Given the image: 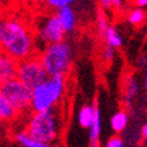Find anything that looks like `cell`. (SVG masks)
<instances>
[{
	"mask_svg": "<svg viewBox=\"0 0 147 147\" xmlns=\"http://www.w3.org/2000/svg\"><path fill=\"white\" fill-rule=\"evenodd\" d=\"M0 50L17 61L32 57L37 50L36 32L20 16H0Z\"/></svg>",
	"mask_w": 147,
	"mask_h": 147,
	"instance_id": "1",
	"label": "cell"
},
{
	"mask_svg": "<svg viewBox=\"0 0 147 147\" xmlns=\"http://www.w3.org/2000/svg\"><path fill=\"white\" fill-rule=\"evenodd\" d=\"M40 59L49 76H67L74 61V51L67 41H59L43 46Z\"/></svg>",
	"mask_w": 147,
	"mask_h": 147,
	"instance_id": "2",
	"label": "cell"
},
{
	"mask_svg": "<svg viewBox=\"0 0 147 147\" xmlns=\"http://www.w3.org/2000/svg\"><path fill=\"white\" fill-rule=\"evenodd\" d=\"M66 76H49L32 89V112L53 109L62 101L66 92Z\"/></svg>",
	"mask_w": 147,
	"mask_h": 147,
	"instance_id": "3",
	"label": "cell"
},
{
	"mask_svg": "<svg viewBox=\"0 0 147 147\" xmlns=\"http://www.w3.org/2000/svg\"><path fill=\"white\" fill-rule=\"evenodd\" d=\"M26 131L47 143H54L61 131V118L55 108L42 112H33L26 123Z\"/></svg>",
	"mask_w": 147,
	"mask_h": 147,
	"instance_id": "4",
	"label": "cell"
},
{
	"mask_svg": "<svg viewBox=\"0 0 147 147\" xmlns=\"http://www.w3.org/2000/svg\"><path fill=\"white\" fill-rule=\"evenodd\" d=\"M0 89L18 114H29L32 112V88L18 78L0 84Z\"/></svg>",
	"mask_w": 147,
	"mask_h": 147,
	"instance_id": "5",
	"label": "cell"
},
{
	"mask_svg": "<svg viewBox=\"0 0 147 147\" xmlns=\"http://www.w3.org/2000/svg\"><path fill=\"white\" fill-rule=\"evenodd\" d=\"M34 32H36L37 42L43 43V46L63 41L66 37V32L57 13L46 15L38 18Z\"/></svg>",
	"mask_w": 147,
	"mask_h": 147,
	"instance_id": "6",
	"label": "cell"
},
{
	"mask_svg": "<svg viewBox=\"0 0 147 147\" xmlns=\"http://www.w3.org/2000/svg\"><path fill=\"white\" fill-rule=\"evenodd\" d=\"M17 78L33 89L36 86H38L45 79H47L49 74L43 67L40 57H37L34 54L32 57L22 59V61H18Z\"/></svg>",
	"mask_w": 147,
	"mask_h": 147,
	"instance_id": "7",
	"label": "cell"
},
{
	"mask_svg": "<svg viewBox=\"0 0 147 147\" xmlns=\"http://www.w3.org/2000/svg\"><path fill=\"white\" fill-rule=\"evenodd\" d=\"M18 61L0 50V84L17 78Z\"/></svg>",
	"mask_w": 147,
	"mask_h": 147,
	"instance_id": "8",
	"label": "cell"
},
{
	"mask_svg": "<svg viewBox=\"0 0 147 147\" xmlns=\"http://www.w3.org/2000/svg\"><path fill=\"white\" fill-rule=\"evenodd\" d=\"M57 15H58L59 21H61L66 34L71 33V32H74L76 29L78 17H76L75 11L71 8V5H66V7H62V8L57 9Z\"/></svg>",
	"mask_w": 147,
	"mask_h": 147,
	"instance_id": "9",
	"label": "cell"
},
{
	"mask_svg": "<svg viewBox=\"0 0 147 147\" xmlns=\"http://www.w3.org/2000/svg\"><path fill=\"white\" fill-rule=\"evenodd\" d=\"M15 139L22 147H54L53 143H47V142H43L41 139H37L36 137L29 134L26 130L17 131L15 134Z\"/></svg>",
	"mask_w": 147,
	"mask_h": 147,
	"instance_id": "10",
	"label": "cell"
},
{
	"mask_svg": "<svg viewBox=\"0 0 147 147\" xmlns=\"http://www.w3.org/2000/svg\"><path fill=\"white\" fill-rule=\"evenodd\" d=\"M89 146L100 147V134H101V113L98 107L95 108V117L89 126Z\"/></svg>",
	"mask_w": 147,
	"mask_h": 147,
	"instance_id": "11",
	"label": "cell"
},
{
	"mask_svg": "<svg viewBox=\"0 0 147 147\" xmlns=\"http://www.w3.org/2000/svg\"><path fill=\"white\" fill-rule=\"evenodd\" d=\"M20 114L16 112V109L11 105L8 98L4 96L3 91L0 89V121L1 122H12Z\"/></svg>",
	"mask_w": 147,
	"mask_h": 147,
	"instance_id": "12",
	"label": "cell"
},
{
	"mask_svg": "<svg viewBox=\"0 0 147 147\" xmlns=\"http://www.w3.org/2000/svg\"><path fill=\"white\" fill-rule=\"evenodd\" d=\"M95 108L96 104L93 105H83L79 110V114H78V122L82 127L84 129H89L92 121H93V117H95Z\"/></svg>",
	"mask_w": 147,
	"mask_h": 147,
	"instance_id": "13",
	"label": "cell"
},
{
	"mask_svg": "<svg viewBox=\"0 0 147 147\" xmlns=\"http://www.w3.org/2000/svg\"><path fill=\"white\" fill-rule=\"evenodd\" d=\"M129 123V116L126 112L119 110L117 113H114L110 118V126H112V130L114 133H121L126 129Z\"/></svg>",
	"mask_w": 147,
	"mask_h": 147,
	"instance_id": "14",
	"label": "cell"
},
{
	"mask_svg": "<svg viewBox=\"0 0 147 147\" xmlns=\"http://www.w3.org/2000/svg\"><path fill=\"white\" fill-rule=\"evenodd\" d=\"M102 40L105 41V43H107V45L113 46V47H116V49L121 47V46H122V43H123L121 33L117 30V28L112 26V25H109V28L107 29L105 36H104V38H102Z\"/></svg>",
	"mask_w": 147,
	"mask_h": 147,
	"instance_id": "15",
	"label": "cell"
},
{
	"mask_svg": "<svg viewBox=\"0 0 147 147\" xmlns=\"http://www.w3.org/2000/svg\"><path fill=\"white\" fill-rule=\"evenodd\" d=\"M126 18H127V22L130 25H141L146 20V12H144V9L134 7L127 12Z\"/></svg>",
	"mask_w": 147,
	"mask_h": 147,
	"instance_id": "16",
	"label": "cell"
},
{
	"mask_svg": "<svg viewBox=\"0 0 147 147\" xmlns=\"http://www.w3.org/2000/svg\"><path fill=\"white\" fill-rule=\"evenodd\" d=\"M138 89H139V84H138L137 79L129 78L127 83H126V91H125V102L127 105L131 104V100L137 96Z\"/></svg>",
	"mask_w": 147,
	"mask_h": 147,
	"instance_id": "17",
	"label": "cell"
},
{
	"mask_svg": "<svg viewBox=\"0 0 147 147\" xmlns=\"http://www.w3.org/2000/svg\"><path fill=\"white\" fill-rule=\"evenodd\" d=\"M96 28H97V33L101 38H104L105 32L109 28V21H108V17L102 11L97 13V18H96Z\"/></svg>",
	"mask_w": 147,
	"mask_h": 147,
	"instance_id": "18",
	"label": "cell"
},
{
	"mask_svg": "<svg viewBox=\"0 0 147 147\" xmlns=\"http://www.w3.org/2000/svg\"><path fill=\"white\" fill-rule=\"evenodd\" d=\"M102 9H119L123 7V0H98Z\"/></svg>",
	"mask_w": 147,
	"mask_h": 147,
	"instance_id": "19",
	"label": "cell"
},
{
	"mask_svg": "<svg viewBox=\"0 0 147 147\" xmlns=\"http://www.w3.org/2000/svg\"><path fill=\"white\" fill-rule=\"evenodd\" d=\"M76 0H45V4L51 9H59L62 7L71 5L72 3H75Z\"/></svg>",
	"mask_w": 147,
	"mask_h": 147,
	"instance_id": "20",
	"label": "cell"
},
{
	"mask_svg": "<svg viewBox=\"0 0 147 147\" xmlns=\"http://www.w3.org/2000/svg\"><path fill=\"white\" fill-rule=\"evenodd\" d=\"M114 55H116V47L105 43L104 49H102V59H104L105 62H110L114 58Z\"/></svg>",
	"mask_w": 147,
	"mask_h": 147,
	"instance_id": "21",
	"label": "cell"
},
{
	"mask_svg": "<svg viewBox=\"0 0 147 147\" xmlns=\"http://www.w3.org/2000/svg\"><path fill=\"white\" fill-rule=\"evenodd\" d=\"M105 147H123V141L119 137H112L107 142Z\"/></svg>",
	"mask_w": 147,
	"mask_h": 147,
	"instance_id": "22",
	"label": "cell"
},
{
	"mask_svg": "<svg viewBox=\"0 0 147 147\" xmlns=\"http://www.w3.org/2000/svg\"><path fill=\"white\" fill-rule=\"evenodd\" d=\"M134 5L138 8H147V0H134Z\"/></svg>",
	"mask_w": 147,
	"mask_h": 147,
	"instance_id": "23",
	"label": "cell"
},
{
	"mask_svg": "<svg viewBox=\"0 0 147 147\" xmlns=\"http://www.w3.org/2000/svg\"><path fill=\"white\" fill-rule=\"evenodd\" d=\"M143 68H144V76H143V84H144V88L147 89V59L144 61L143 63Z\"/></svg>",
	"mask_w": 147,
	"mask_h": 147,
	"instance_id": "24",
	"label": "cell"
},
{
	"mask_svg": "<svg viewBox=\"0 0 147 147\" xmlns=\"http://www.w3.org/2000/svg\"><path fill=\"white\" fill-rule=\"evenodd\" d=\"M141 135H142V138H143L144 141H147V123H144V125L142 126V129H141Z\"/></svg>",
	"mask_w": 147,
	"mask_h": 147,
	"instance_id": "25",
	"label": "cell"
},
{
	"mask_svg": "<svg viewBox=\"0 0 147 147\" xmlns=\"http://www.w3.org/2000/svg\"><path fill=\"white\" fill-rule=\"evenodd\" d=\"M29 1H32V3H36V4H38V3H42V1H45V0H29Z\"/></svg>",
	"mask_w": 147,
	"mask_h": 147,
	"instance_id": "26",
	"label": "cell"
}]
</instances>
